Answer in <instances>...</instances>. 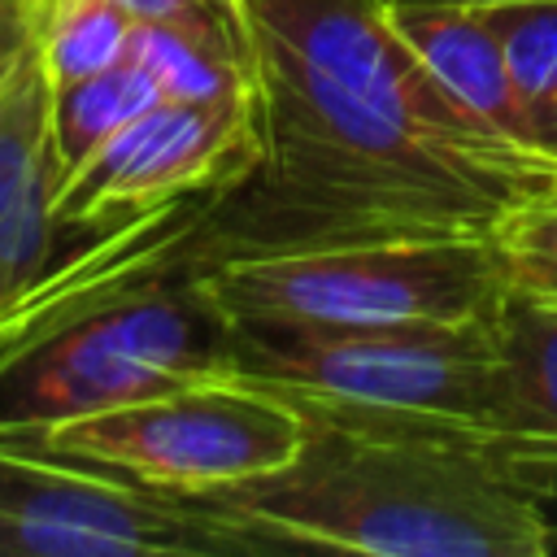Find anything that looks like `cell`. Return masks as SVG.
<instances>
[{
  "label": "cell",
  "instance_id": "cell-20",
  "mask_svg": "<svg viewBox=\"0 0 557 557\" xmlns=\"http://www.w3.org/2000/svg\"><path fill=\"white\" fill-rule=\"evenodd\" d=\"M548 200H557V187H553V196H548Z\"/></svg>",
  "mask_w": 557,
  "mask_h": 557
},
{
  "label": "cell",
  "instance_id": "cell-10",
  "mask_svg": "<svg viewBox=\"0 0 557 557\" xmlns=\"http://www.w3.org/2000/svg\"><path fill=\"white\" fill-rule=\"evenodd\" d=\"M131 57L157 78L165 100H218L257 87V57L239 4L178 22H135Z\"/></svg>",
  "mask_w": 557,
  "mask_h": 557
},
{
  "label": "cell",
  "instance_id": "cell-15",
  "mask_svg": "<svg viewBox=\"0 0 557 557\" xmlns=\"http://www.w3.org/2000/svg\"><path fill=\"white\" fill-rule=\"evenodd\" d=\"M509 292L557 300V200L531 205L500 231Z\"/></svg>",
  "mask_w": 557,
  "mask_h": 557
},
{
  "label": "cell",
  "instance_id": "cell-7",
  "mask_svg": "<svg viewBox=\"0 0 557 557\" xmlns=\"http://www.w3.org/2000/svg\"><path fill=\"white\" fill-rule=\"evenodd\" d=\"M261 91L218 100H157L96 148L57 191V218L74 231H109L226 191L261 161Z\"/></svg>",
  "mask_w": 557,
  "mask_h": 557
},
{
  "label": "cell",
  "instance_id": "cell-6",
  "mask_svg": "<svg viewBox=\"0 0 557 557\" xmlns=\"http://www.w3.org/2000/svg\"><path fill=\"white\" fill-rule=\"evenodd\" d=\"M274 553L205 500L170 496L48 448L0 440V557Z\"/></svg>",
  "mask_w": 557,
  "mask_h": 557
},
{
  "label": "cell",
  "instance_id": "cell-18",
  "mask_svg": "<svg viewBox=\"0 0 557 557\" xmlns=\"http://www.w3.org/2000/svg\"><path fill=\"white\" fill-rule=\"evenodd\" d=\"M383 4H461V9H496V4H518V0H383Z\"/></svg>",
  "mask_w": 557,
  "mask_h": 557
},
{
  "label": "cell",
  "instance_id": "cell-17",
  "mask_svg": "<svg viewBox=\"0 0 557 557\" xmlns=\"http://www.w3.org/2000/svg\"><path fill=\"white\" fill-rule=\"evenodd\" d=\"M30 44V26L22 13V0H4L0 4V83L13 70V61L22 57V48Z\"/></svg>",
  "mask_w": 557,
  "mask_h": 557
},
{
  "label": "cell",
  "instance_id": "cell-19",
  "mask_svg": "<svg viewBox=\"0 0 557 557\" xmlns=\"http://www.w3.org/2000/svg\"><path fill=\"white\" fill-rule=\"evenodd\" d=\"M540 148H544L548 157H557V109L540 122Z\"/></svg>",
  "mask_w": 557,
  "mask_h": 557
},
{
  "label": "cell",
  "instance_id": "cell-4",
  "mask_svg": "<svg viewBox=\"0 0 557 557\" xmlns=\"http://www.w3.org/2000/svg\"><path fill=\"white\" fill-rule=\"evenodd\" d=\"M222 326L239 322H483L509 292L500 239H400L226 252L187 265Z\"/></svg>",
  "mask_w": 557,
  "mask_h": 557
},
{
  "label": "cell",
  "instance_id": "cell-13",
  "mask_svg": "<svg viewBox=\"0 0 557 557\" xmlns=\"http://www.w3.org/2000/svg\"><path fill=\"white\" fill-rule=\"evenodd\" d=\"M48 109H52V83L35 44H26L0 83V222L17 209L30 183L48 165H57Z\"/></svg>",
  "mask_w": 557,
  "mask_h": 557
},
{
  "label": "cell",
  "instance_id": "cell-3",
  "mask_svg": "<svg viewBox=\"0 0 557 557\" xmlns=\"http://www.w3.org/2000/svg\"><path fill=\"white\" fill-rule=\"evenodd\" d=\"M492 318L392 326L239 322L226 326V366L278 392L305 418L379 435L461 440L487 453L500 383Z\"/></svg>",
  "mask_w": 557,
  "mask_h": 557
},
{
  "label": "cell",
  "instance_id": "cell-5",
  "mask_svg": "<svg viewBox=\"0 0 557 557\" xmlns=\"http://www.w3.org/2000/svg\"><path fill=\"white\" fill-rule=\"evenodd\" d=\"M305 413L231 366L157 396L83 413L35 435H0L100 466L170 496H213L283 470L305 444Z\"/></svg>",
  "mask_w": 557,
  "mask_h": 557
},
{
  "label": "cell",
  "instance_id": "cell-8",
  "mask_svg": "<svg viewBox=\"0 0 557 557\" xmlns=\"http://www.w3.org/2000/svg\"><path fill=\"white\" fill-rule=\"evenodd\" d=\"M492 326L500 383L487 453L557 518V300L505 292Z\"/></svg>",
  "mask_w": 557,
  "mask_h": 557
},
{
  "label": "cell",
  "instance_id": "cell-9",
  "mask_svg": "<svg viewBox=\"0 0 557 557\" xmlns=\"http://www.w3.org/2000/svg\"><path fill=\"white\" fill-rule=\"evenodd\" d=\"M405 44L422 57L435 83L487 131L535 148L527 104L509 78L505 48L483 9L461 4H387ZM540 152V148H535Z\"/></svg>",
  "mask_w": 557,
  "mask_h": 557
},
{
  "label": "cell",
  "instance_id": "cell-1",
  "mask_svg": "<svg viewBox=\"0 0 557 557\" xmlns=\"http://www.w3.org/2000/svg\"><path fill=\"white\" fill-rule=\"evenodd\" d=\"M257 57L261 161L209 200L196 257L500 239L557 157L479 126L383 0H235Z\"/></svg>",
  "mask_w": 557,
  "mask_h": 557
},
{
  "label": "cell",
  "instance_id": "cell-21",
  "mask_svg": "<svg viewBox=\"0 0 557 557\" xmlns=\"http://www.w3.org/2000/svg\"><path fill=\"white\" fill-rule=\"evenodd\" d=\"M0 4H4V0H0Z\"/></svg>",
  "mask_w": 557,
  "mask_h": 557
},
{
  "label": "cell",
  "instance_id": "cell-16",
  "mask_svg": "<svg viewBox=\"0 0 557 557\" xmlns=\"http://www.w3.org/2000/svg\"><path fill=\"white\" fill-rule=\"evenodd\" d=\"M135 22H178V17H200L231 9L235 0H117Z\"/></svg>",
  "mask_w": 557,
  "mask_h": 557
},
{
  "label": "cell",
  "instance_id": "cell-12",
  "mask_svg": "<svg viewBox=\"0 0 557 557\" xmlns=\"http://www.w3.org/2000/svg\"><path fill=\"white\" fill-rule=\"evenodd\" d=\"M22 13L52 87L100 74L131 52L135 17L117 0H22Z\"/></svg>",
  "mask_w": 557,
  "mask_h": 557
},
{
  "label": "cell",
  "instance_id": "cell-2",
  "mask_svg": "<svg viewBox=\"0 0 557 557\" xmlns=\"http://www.w3.org/2000/svg\"><path fill=\"white\" fill-rule=\"evenodd\" d=\"M305 422L283 470L200 500L274 548L544 557L557 544V518L474 444Z\"/></svg>",
  "mask_w": 557,
  "mask_h": 557
},
{
  "label": "cell",
  "instance_id": "cell-14",
  "mask_svg": "<svg viewBox=\"0 0 557 557\" xmlns=\"http://www.w3.org/2000/svg\"><path fill=\"white\" fill-rule=\"evenodd\" d=\"M483 13L500 35L509 78L527 104L531 135L540 148V122L557 109V0H518Z\"/></svg>",
  "mask_w": 557,
  "mask_h": 557
},
{
  "label": "cell",
  "instance_id": "cell-11",
  "mask_svg": "<svg viewBox=\"0 0 557 557\" xmlns=\"http://www.w3.org/2000/svg\"><path fill=\"white\" fill-rule=\"evenodd\" d=\"M161 96L157 78L126 52L117 65L87 74L78 83L52 87V109H48V135H52V157L61 170V183L96 152L104 148L126 122H135L144 109H152Z\"/></svg>",
  "mask_w": 557,
  "mask_h": 557
}]
</instances>
